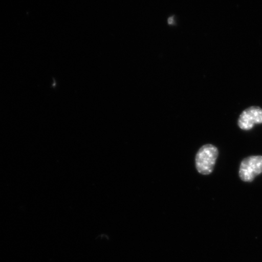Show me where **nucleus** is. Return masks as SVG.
Listing matches in <instances>:
<instances>
[{"label": "nucleus", "mask_w": 262, "mask_h": 262, "mask_svg": "<svg viewBox=\"0 0 262 262\" xmlns=\"http://www.w3.org/2000/svg\"><path fill=\"white\" fill-rule=\"evenodd\" d=\"M262 123V109L251 106L242 112L238 120V126L242 130H251L255 124Z\"/></svg>", "instance_id": "7ed1b4c3"}, {"label": "nucleus", "mask_w": 262, "mask_h": 262, "mask_svg": "<svg viewBox=\"0 0 262 262\" xmlns=\"http://www.w3.org/2000/svg\"><path fill=\"white\" fill-rule=\"evenodd\" d=\"M168 23L169 25H172L174 24V17H173V16H171V17H169L168 18Z\"/></svg>", "instance_id": "20e7f679"}, {"label": "nucleus", "mask_w": 262, "mask_h": 262, "mask_svg": "<svg viewBox=\"0 0 262 262\" xmlns=\"http://www.w3.org/2000/svg\"><path fill=\"white\" fill-rule=\"evenodd\" d=\"M219 156L217 147L207 144L198 150L195 156V167L203 175L210 174L214 170Z\"/></svg>", "instance_id": "f257e3e1"}, {"label": "nucleus", "mask_w": 262, "mask_h": 262, "mask_svg": "<svg viewBox=\"0 0 262 262\" xmlns=\"http://www.w3.org/2000/svg\"><path fill=\"white\" fill-rule=\"evenodd\" d=\"M262 173V156H252L242 160L239 168V177L242 181L251 182Z\"/></svg>", "instance_id": "f03ea898"}]
</instances>
